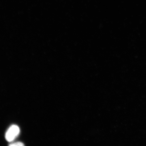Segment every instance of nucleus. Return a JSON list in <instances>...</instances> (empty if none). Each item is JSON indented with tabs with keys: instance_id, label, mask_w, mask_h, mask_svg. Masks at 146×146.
Listing matches in <instances>:
<instances>
[{
	"instance_id": "obj_1",
	"label": "nucleus",
	"mask_w": 146,
	"mask_h": 146,
	"mask_svg": "<svg viewBox=\"0 0 146 146\" xmlns=\"http://www.w3.org/2000/svg\"><path fill=\"white\" fill-rule=\"evenodd\" d=\"M20 129L17 125H13L9 128L5 135V138L7 141H13L19 134Z\"/></svg>"
},
{
	"instance_id": "obj_2",
	"label": "nucleus",
	"mask_w": 146,
	"mask_h": 146,
	"mask_svg": "<svg viewBox=\"0 0 146 146\" xmlns=\"http://www.w3.org/2000/svg\"><path fill=\"white\" fill-rule=\"evenodd\" d=\"M10 145L11 146H24V145L22 142H17L11 144Z\"/></svg>"
}]
</instances>
